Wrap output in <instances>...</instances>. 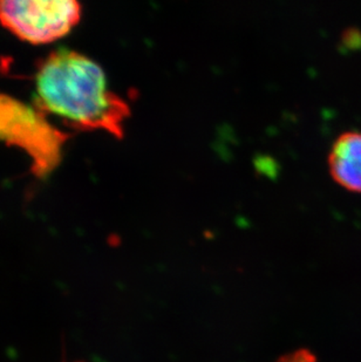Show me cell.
Segmentation results:
<instances>
[{
  "label": "cell",
  "mask_w": 361,
  "mask_h": 362,
  "mask_svg": "<svg viewBox=\"0 0 361 362\" xmlns=\"http://www.w3.org/2000/svg\"><path fill=\"white\" fill-rule=\"evenodd\" d=\"M35 107L80 130H105L121 137L130 115L126 100L108 87L101 66L79 52L62 48L41 62L35 74Z\"/></svg>",
  "instance_id": "6da1fadb"
},
{
  "label": "cell",
  "mask_w": 361,
  "mask_h": 362,
  "mask_svg": "<svg viewBox=\"0 0 361 362\" xmlns=\"http://www.w3.org/2000/svg\"><path fill=\"white\" fill-rule=\"evenodd\" d=\"M69 135L55 129L39 110L0 95V140L23 148L32 158V169L39 176L48 174L59 163L62 146Z\"/></svg>",
  "instance_id": "7a4b0ae2"
},
{
  "label": "cell",
  "mask_w": 361,
  "mask_h": 362,
  "mask_svg": "<svg viewBox=\"0 0 361 362\" xmlns=\"http://www.w3.org/2000/svg\"><path fill=\"white\" fill-rule=\"evenodd\" d=\"M75 0H5L0 1V24L31 44H47L69 35L81 18Z\"/></svg>",
  "instance_id": "3957f363"
},
{
  "label": "cell",
  "mask_w": 361,
  "mask_h": 362,
  "mask_svg": "<svg viewBox=\"0 0 361 362\" xmlns=\"http://www.w3.org/2000/svg\"><path fill=\"white\" fill-rule=\"evenodd\" d=\"M328 167L338 185L350 192H361V133L348 132L334 141Z\"/></svg>",
  "instance_id": "277c9868"
},
{
  "label": "cell",
  "mask_w": 361,
  "mask_h": 362,
  "mask_svg": "<svg viewBox=\"0 0 361 362\" xmlns=\"http://www.w3.org/2000/svg\"><path fill=\"white\" fill-rule=\"evenodd\" d=\"M276 362H318L317 358L309 349H297L294 352L283 356Z\"/></svg>",
  "instance_id": "5b68a950"
},
{
  "label": "cell",
  "mask_w": 361,
  "mask_h": 362,
  "mask_svg": "<svg viewBox=\"0 0 361 362\" xmlns=\"http://www.w3.org/2000/svg\"><path fill=\"white\" fill-rule=\"evenodd\" d=\"M75 362H81V361H75Z\"/></svg>",
  "instance_id": "8992f818"
}]
</instances>
